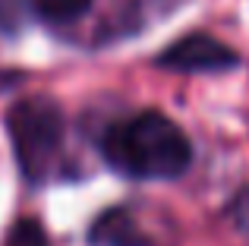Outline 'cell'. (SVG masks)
<instances>
[{
  "mask_svg": "<svg viewBox=\"0 0 249 246\" xmlns=\"http://www.w3.org/2000/svg\"><path fill=\"white\" fill-rule=\"evenodd\" d=\"M104 155L120 174L142 180H170L189 167V139L170 117L142 111L110 126L104 136Z\"/></svg>",
  "mask_w": 249,
  "mask_h": 246,
  "instance_id": "1",
  "label": "cell"
},
{
  "mask_svg": "<svg viewBox=\"0 0 249 246\" xmlns=\"http://www.w3.org/2000/svg\"><path fill=\"white\" fill-rule=\"evenodd\" d=\"M91 243L95 246H148L142 228L136 224V218L123 209L104 211L91 228Z\"/></svg>",
  "mask_w": 249,
  "mask_h": 246,
  "instance_id": "4",
  "label": "cell"
},
{
  "mask_svg": "<svg viewBox=\"0 0 249 246\" xmlns=\"http://www.w3.org/2000/svg\"><path fill=\"white\" fill-rule=\"evenodd\" d=\"M91 6V0H32V10L44 19V22H76L85 16V10Z\"/></svg>",
  "mask_w": 249,
  "mask_h": 246,
  "instance_id": "5",
  "label": "cell"
},
{
  "mask_svg": "<svg viewBox=\"0 0 249 246\" xmlns=\"http://www.w3.org/2000/svg\"><path fill=\"white\" fill-rule=\"evenodd\" d=\"M231 215H233V224L240 228V234L249 237V186H246V190H240V196L233 199Z\"/></svg>",
  "mask_w": 249,
  "mask_h": 246,
  "instance_id": "7",
  "label": "cell"
},
{
  "mask_svg": "<svg viewBox=\"0 0 249 246\" xmlns=\"http://www.w3.org/2000/svg\"><path fill=\"white\" fill-rule=\"evenodd\" d=\"M158 63L164 70H180V73H218V70L237 67V51L205 32H196V35L170 44L158 57Z\"/></svg>",
  "mask_w": 249,
  "mask_h": 246,
  "instance_id": "3",
  "label": "cell"
},
{
  "mask_svg": "<svg viewBox=\"0 0 249 246\" xmlns=\"http://www.w3.org/2000/svg\"><path fill=\"white\" fill-rule=\"evenodd\" d=\"M3 246H51V243H48V234H44L41 224L32 221V218H22V221H16L10 228Z\"/></svg>",
  "mask_w": 249,
  "mask_h": 246,
  "instance_id": "6",
  "label": "cell"
},
{
  "mask_svg": "<svg viewBox=\"0 0 249 246\" xmlns=\"http://www.w3.org/2000/svg\"><path fill=\"white\" fill-rule=\"evenodd\" d=\"M10 79H13V76H10V73H0V92H3V88H6V86H10Z\"/></svg>",
  "mask_w": 249,
  "mask_h": 246,
  "instance_id": "8",
  "label": "cell"
},
{
  "mask_svg": "<svg viewBox=\"0 0 249 246\" xmlns=\"http://www.w3.org/2000/svg\"><path fill=\"white\" fill-rule=\"evenodd\" d=\"M6 126H10V139L25 177L35 183L51 177L63 148V111L57 107V101L44 95L19 101L13 105Z\"/></svg>",
  "mask_w": 249,
  "mask_h": 246,
  "instance_id": "2",
  "label": "cell"
}]
</instances>
